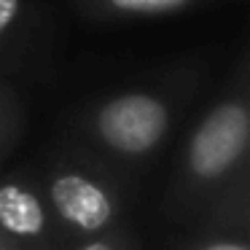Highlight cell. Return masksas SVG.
<instances>
[{"mask_svg":"<svg viewBox=\"0 0 250 250\" xmlns=\"http://www.w3.org/2000/svg\"><path fill=\"white\" fill-rule=\"evenodd\" d=\"M162 207L172 221L194 226L250 221V78L245 57L226 89L188 126Z\"/></svg>","mask_w":250,"mask_h":250,"instance_id":"obj_1","label":"cell"},{"mask_svg":"<svg viewBox=\"0 0 250 250\" xmlns=\"http://www.w3.org/2000/svg\"><path fill=\"white\" fill-rule=\"evenodd\" d=\"M196 89V73L180 70L103 94L73 119L70 148L110 167L124 180L137 178L169 146Z\"/></svg>","mask_w":250,"mask_h":250,"instance_id":"obj_2","label":"cell"},{"mask_svg":"<svg viewBox=\"0 0 250 250\" xmlns=\"http://www.w3.org/2000/svg\"><path fill=\"white\" fill-rule=\"evenodd\" d=\"M38 183L67 245L126 226L129 180L73 148L49 156Z\"/></svg>","mask_w":250,"mask_h":250,"instance_id":"obj_3","label":"cell"},{"mask_svg":"<svg viewBox=\"0 0 250 250\" xmlns=\"http://www.w3.org/2000/svg\"><path fill=\"white\" fill-rule=\"evenodd\" d=\"M0 237L17 250L70 248L41 191L38 172L17 169L0 178Z\"/></svg>","mask_w":250,"mask_h":250,"instance_id":"obj_4","label":"cell"},{"mask_svg":"<svg viewBox=\"0 0 250 250\" xmlns=\"http://www.w3.org/2000/svg\"><path fill=\"white\" fill-rule=\"evenodd\" d=\"M76 3L83 14L103 22H135V19H156L191 11L210 0H76Z\"/></svg>","mask_w":250,"mask_h":250,"instance_id":"obj_5","label":"cell"},{"mask_svg":"<svg viewBox=\"0 0 250 250\" xmlns=\"http://www.w3.org/2000/svg\"><path fill=\"white\" fill-rule=\"evenodd\" d=\"M248 223H207L180 250H250Z\"/></svg>","mask_w":250,"mask_h":250,"instance_id":"obj_6","label":"cell"},{"mask_svg":"<svg viewBox=\"0 0 250 250\" xmlns=\"http://www.w3.org/2000/svg\"><path fill=\"white\" fill-rule=\"evenodd\" d=\"M24 132V105L8 83H0V164L19 146Z\"/></svg>","mask_w":250,"mask_h":250,"instance_id":"obj_7","label":"cell"},{"mask_svg":"<svg viewBox=\"0 0 250 250\" xmlns=\"http://www.w3.org/2000/svg\"><path fill=\"white\" fill-rule=\"evenodd\" d=\"M67 250H137V242H135L129 229L121 226V229H113V231H108V234H100V237L76 242Z\"/></svg>","mask_w":250,"mask_h":250,"instance_id":"obj_8","label":"cell"},{"mask_svg":"<svg viewBox=\"0 0 250 250\" xmlns=\"http://www.w3.org/2000/svg\"><path fill=\"white\" fill-rule=\"evenodd\" d=\"M24 8V0H0V41H6L14 24L19 22Z\"/></svg>","mask_w":250,"mask_h":250,"instance_id":"obj_9","label":"cell"},{"mask_svg":"<svg viewBox=\"0 0 250 250\" xmlns=\"http://www.w3.org/2000/svg\"><path fill=\"white\" fill-rule=\"evenodd\" d=\"M0 250H17V248H14V245H11V242H6V239L0 237Z\"/></svg>","mask_w":250,"mask_h":250,"instance_id":"obj_10","label":"cell"}]
</instances>
